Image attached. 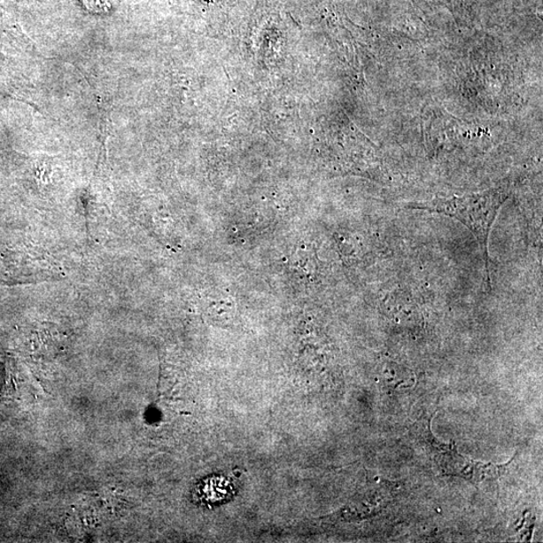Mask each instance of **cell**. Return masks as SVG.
<instances>
[{"instance_id": "1", "label": "cell", "mask_w": 543, "mask_h": 543, "mask_svg": "<svg viewBox=\"0 0 543 543\" xmlns=\"http://www.w3.org/2000/svg\"><path fill=\"white\" fill-rule=\"evenodd\" d=\"M505 198L501 192H488L472 197L438 199L426 204L410 205L407 208L447 215L470 229L477 240L485 260L486 281L488 288H491L489 237Z\"/></svg>"}, {"instance_id": "2", "label": "cell", "mask_w": 543, "mask_h": 543, "mask_svg": "<svg viewBox=\"0 0 543 543\" xmlns=\"http://www.w3.org/2000/svg\"><path fill=\"white\" fill-rule=\"evenodd\" d=\"M430 422L431 419L423 418L413 426L412 433L416 440L426 446L436 465L444 475L457 476L474 485H478L481 482L501 477L516 458L511 459L508 464L502 465L482 463L466 458L457 452L455 445L438 441L431 434Z\"/></svg>"}, {"instance_id": "3", "label": "cell", "mask_w": 543, "mask_h": 543, "mask_svg": "<svg viewBox=\"0 0 543 543\" xmlns=\"http://www.w3.org/2000/svg\"><path fill=\"white\" fill-rule=\"evenodd\" d=\"M115 0H84L85 5L93 12H106L112 9Z\"/></svg>"}]
</instances>
